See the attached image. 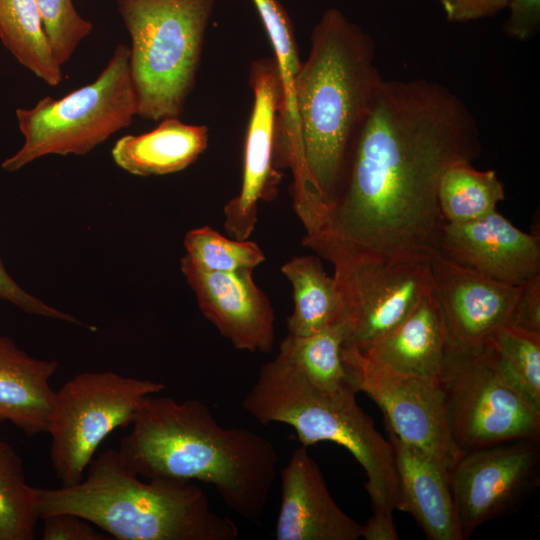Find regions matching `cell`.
<instances>
[{"label": "cell", "mask_w": 540, "mask_h": 540, "mask_svg": "<svg viewBox=\"0 0 540 540\" xmlns=\"http://www.w3.org/2000/svg\"><path fill=\"white\" fill-rule=\"evenodd\" d=\"M509 15L503 24L504 34L518 41L532 38L540 27V0H509Z\"/></svg>", "instance_id": "d6a6232c"}, {"label": "cell", "mask_w": 540, "mask_h": 540, "mask_svg": "<svg viewBox=\"0 0 540 540\" xmlns=\"http://www.w3.org/2000/svg\"><path fill=\"white\" fill-rule=\"evenodd\" d=\"M39 519L76 514L118 540H236L239 528L216 513L191 481L142 477L129 471L117 449L94 457L76 484L34 487Z\"/></svg>", "instance_id": "277c9868"}, {"label": "cell", "mask_w": 540, "mask_h": 540, "mask_svg": "<svg viewBox=\"0 0 540 540\" xmlns=\"http://www.w3.org/2000/svg\"><path fill=\"white\" fill-rule=\"evenodd\" d=\"M44 540H107L88 520L72 513H57L42 519Z\"/></svg>", "instance_id": "1f68e13d"}, {"label": "cell", "mask_w": 540, "mask_h": 540, "mask_svg": "<svg viewBox=\"0 0 540 540\" xmlns=\"http://www.w3.org/2000/svg\"><path fill=\"white\" fill-rule=\"evenodd\" d=\"M216 0H118L130 35L137 116L178 117L193 90Z\"/></svg>", "instance_id": "8992f818"}, {"label": "cell", "mask_w": 540, "mask_h": 540, "mask_svg": "<svg viewBox=\"0 0 540 540\" xmlns=\"http://www.w3.org/2000/svg\"><path fill=\"white\" fill-rule=\"evenodd\" d=\"M39 517L34 487L15 449L0 439V540H32Z\"/></svg>", "instance_id": "4316f807"}, {"label": "cell", "mask_w": 540, "mask_h": 540, "mask_svg": "<svg viewBox=\"0 0 540 540\" xmlns=\"http://www.w3.org/2000/svg\"><path fill=\"white\" fill-rule=\"evenodd\" d=\"M480 153L476 119L450 88L383 79L322 229L382 257L430 258L445 224L440 179L454 162Z\"/></svg>", "instance_id": "6da1fadb"}, {"label": "cell", "mask_w": 540, "mask_h": 540, "mask_svg": "<svg viewBox=\"0 0 540 540\" xmlns=\"http://www.w3.org/2000/svg\"><path fill=\"white\" fill-rule=\"evenodd\" d=\"M57 369L56 360L34 358L0 335V422L27 436L47 432L56 393L50 379Z\"/></svg>", "instance_id": "d6986e66"}, {"label": "cell", "mask_w": 540, "mask_h": 540, "mask_svg": "<svg viewBox=\"0 0 540 540\" xmlns=\"http://www.w3.org/2000/svg\"><path fill=\"white\" fill-rule=\"evenodd\" d=\"M127 45L115 48L97 78L65 96H46L31 108H18L22 147L2 163L15 172L47 155H85L137 116V97L129 69Z\"/></svg>", "instance_id": "ba28073f"}, {"label": "cell", "mask_w": 540, "mask_h": 540, "mask_svg": "<svg viewBox=\"0 0 540 540\" xmlns=\"http://www.w3.org/2000/svg\"><path fill=\"white\" fill-rule=\"evenodd\" d=\"M162 382L113 371L82 372L55 393L47 433L49 456L62 486L78 483L103 440L133 421L141 400L162 392Z\"/></svg>", "instance_id": "9c48e42d"}, {"label": "cell", "mask_w": 540, "mask_h": 540, "mask_svg": "<svg viewBox=\"0 0 540 540\" xmlns=\"http://www.w3.org/2000/svg\"><path fill=\"white\" fill-rule=\"evenodd\" d=\"M538 439H518L463 452L450 485L463 536L511 512L536 478Z\"/></svg>", "instance_id": "7c38bea8"}, {"label": "cell", "mask_w": 540, "mask_h": 540, "mask_svg": "<svg viewBox=\"0 0 540 540\" xmlns=\"http://www.w3.org/2000/svg\"><path fill=\"white\" fill-rule=\"evenodd\" d=\"M281 272L293 290L294 307L287 319L288 333L311 335L340 323V305L333 276L312 255L295 256Z\"/></svg>", "instance_id": "7402d4cb"}, {"label": "cell", "mask_w": 540, "mask_h": 540, "mask_svg": "<svg viewBox=\"0 0 540 540\" xmlns=\"http://www.w3.org/2000/svg\"><path fill=\"white\" fill-rule=\"evenodd\" d=\"M310 44L293 83L294 133L275 160L292 172L293 206L305 230L325 222L383 80L372 37L337 8L324 11Z\"/></svg>", "instance_id": "7a4b0ae2"}, {"label": "cell", "mask_w": 540, "mask_h": 540, "mask_svg": "<svg viewBox=\"0 0 540 540\" xmlns=\"http://www.w3.org/2000/svg\"><path fill=\"white\" fill-rule=\"evenodd\" d=\"M509 0H438L447 21L466 23L491 17L505 8Z\"/></svg>", "instance_id": "836d02e7"}, {"label": "cell", "mask_w": 540, "mask_h": 540, "mask_svg": "<svg viewBox=\"0 0 540 540\" xmlns=\"http://www.w3.org/2000/svg\"><path fill=\"white\" fill-rule=\"evenodd\" d=\"M252 1L268 34L279 68L284 97L277 118V134L287 139L293 135L295 127L292 89L301 66L294 28L290 17L278 0Z\"/></svg>", "instance_id": "83f0119b"}, {"label": "cell", "mask_w": 540, "mask_h": 540, "mask_svg": "<svg viewBox=\"0 0 540 540\" xmlns=\"http://www.w3.org/2000/svg\"><path fill=\"white\" fill-rule=\"evenodd\" d=\"M302 244L333 266L345 347L369 350L432 291L429 258L382 257L326 229L306 233Z\"/></svg>", "instance_id": "52a82bcc"}, {"label": "cell", "mask_w": 540, "mask_h": 540, "mask_svg": "<svg viewBox=\"0 0 540 540\" xmlns=\"http://www.w3.org/2000/svg\"><path fill=\"white\" fill-rule=\"evenodd\" d=\"M344 340L343 323L306 336L288 333L281 341L276 356L313 385L334 391L350 384L341 359Z\"/></svg>", "instance_id": "d4e9b609"}, {"label": "cell", "mask_w": 540, "mask_h": 540, "mask_svg": "<svg viewBox=\"0 0 540 540\" xmlns=\"http://www.w3.org/2000/svg\"><path fill=\"white\" fill-rule=\"evenodd\" d=\"M153 130L141 135H124L114 144L115 164L136 176L176 173L194 163L208 146L205 125L183 123L178 117L160 120Z\"/></svg>", "instance_id": "44dd1931"}, {"label": "cell", "mask_w": 540, "mask_h": 540, "mask_svg": "<svg viewBox=\"0 0 540 540\" xmlns=\"http://www.w3.org/2000/svg\"><path fill=\"white\" fill-rule=\"evenodd\" d=\"M250 86L253 107L244 146L243 176L239 193L224 207V227L234 239L247 240L253 233L258 204L271 199L279 183L274 151L283 86L274 57L252 62Z\"/></svg>", "instance_id": "4fadbf2b"}, {"label": "cell", "mask_w": 540, "mask_h": 540, "mask_svg": "<svg viewBox=\"0 0 540 540\" xmlns=\"http://www.w3.org/2000/svg\"><path fill=\"white\" fill-rule=\"evenodd\" d=\"M385 429L396 461L403 512L410 513L430 540H464L453 501L450 474L423 451Z\"/></svg>", "instance_id": "ac0fdd59"}, {"label": "cell", "mask_w": 540, "mask_h": 540, "mask_svg": "<svg viewBox=\"0 0 540 540\" xmlns=\"http://www.w3.org/2000/svg\"><path fill=\"white\" fill-rule=\"evenodd\" d=\"M362 525L332 498L306 446L296 448L281 470L277 540H357Z\"/></svg>", "instance_id": "e0dca14e"}, {"label": "cell", "mask_w": 540, "mask_h": 540, "mask_svg": "<svg viewBox=\"0 0 540 540\" xmlns=\"http://www.w3.org/2000/svg\"><path fill=\"white\" fill-rule=\"evenodd\" d=\"M119 443L123 465L144 478L201 481L249 521L263 514L276 475L273 442L247 428L224 427L199 399L148 395Z\"/></svg>", "instance_id": "3957f363"}, {"label": "cell", "mask_w": 540, "mask_h": 540, "mask_svg": "<svg viewBox=\"0 0 540 540\" xmlns=\"http://www.w3.org/2000/svg\"><path fill=\"white\" fill-rule=\"evenodd\" d=\"M0 300L9 302L26 313L83 325L74 316L58 310L25 291L7 272L0 257Z\"/></svg>", "instance_id": "4dcf8cb0"}, {"label": "cell", "mask_w": 540, "mask_h": 540, "mask_svg": "<svg viewBox=\"0 0 540 540\" xmlns=\"http://www.w3.org/2000/svg\"><path fill=\"white\" fill-rule=\"evenodd\" d=\"M437 198L445 223H463L496 212L505 190L495 171H480L471 161L460 160L443 173Z\"/></svg>", "instance_id": "cb8c5ba5"}, {"label": "cell", "mask_w": 540, "mask_h": 540, "mask_svg": "<svg viewBox=\"0 0 540 540\" xmlns=\"http://www.w3.org/2000/svg\"><path fill=\"white\" fill-rule=\"evenodd\" d=\"M352 384L329 391L275 356L261 366L243 408L263 425L291 426L302 445L332 442L347 449L366 474L374 510L403 511L394 449L356 402Z\"/></svg>", "instance_id": "5b68a950"}, {"label": "cell", "mask_w": 540, "mask_h": 540, "mask_svg": "<svg viewBox=\"0 0 540 540\" xmlns=\"http://www.w3.org/2000/svg\"><path fill=\"white\" fill-rule=\"evenodd\" d=\"M437 384L451 437L463 453L518 439H539L540 412L501 376L486 343L447 348Z\"/></svg>", "instance_id": "30bf717a"}, {"label": "cell", "mask_w": 540, "mask_h": 540, "mask_svg": "<svg viewBox=\"0 0 540 540\" xmlns=\"http://www.w3.org/2000/svg\"><path fill=\"white\" fill-rule=\"evenodd\" d=\"M361 537L366 540H397L399 539L393 521V512L374 510L365 525H362Z\"/></svg>", "instance_id": "d590c367"}, {"label": "cell", "mask_w": 540, "mask_h": 540, "mask_svg": "<svg viewBox=\"0 0 540 540\" xmlns=\"http://www.w3.org/2000/svg\"><path fill=\"white\" fill-rule=\"evenodd\" d=\"M450 261L491 280L520 286L540 274V239L498 211L463 223H445L438 249Z\"/></svg>", "instance_id": "2e32d148"}, {"label": "cell", "mask_w": 540, "mask_h": 540, "mask_svg": "<svg viewBox=\"0 0 540 540\" xmlns=\"http://www.w3.org/2000/svg\"><path fill=\"white\" fill-rule=\"evenodd\" d=\"M180 269L202 314L236 349L269 353L275 342L274 311L251 269L211 272L183 256Z\"/></svg>", "instance_id": "9a60e30c"}, {"label": "cell", "mask_w": 540, "mask_h": 540, "mask_svg": "<svg viewBox=\"0 0 540 540\" xmlns=\"http://www.w3.org/2000/svg\"><path fill=\"white\" fill-rule=\"evenodd\" d=\"M0 39L21 65L47 85L62 82V66L50 48L37 0H0Z\"/></svg>", "instance_id": "603a6c76"}, {"label": "cell", "mask_w": 540, "mask_h": 540, "mask_svg": "<svg viewBox=\"0 0 540 540\" xmlns=\"http://www.w3.org/2000/svg\"><path fill=\"white\" fill-rule=\"evenodd\" d=\"M432 295L443 315L447 348L476 349L508 326L522 285L486 278L434 252L429 258Z\"/></svg>", "instance_id": "5bb4252c"}, {"label": "cell", "mask_w": 540, "mask_h": 540, "mask_svg": "<svg viewBox=\"0 0 540 540\" xmlns=\"http://www.w3.org/2000/svg\"><path fill=\"white\" fill-rule=\"evenodd\" d=\"M446 346L443 315L430 293L363 353L402 374L437 382Z\"/></svg>", "instance_id": "ffe728a7"}, {"label": "cell", "mask_w": 540, "mask_h": 540, "mask_svg": "<svg viewBox=\"0 0 540 540\" xmlns=\"http://www.w3.org/2000/svg\"><path fill=\"white\" fill-rule=\"evenodd\" d=\"M37 3L50 48L62 66L92 32L93 25L78 14L73 0H37Z\"/></svg>", "instance_id": "f546056e"}, {"label": "cell", "mask_w": 540, "mask_h": 540, "mask_svg": "<svg viewBox=\"0 0 540 540\" xmlns=\"http://www.w3.org/2000/svg\"><path fill=\"white\" fill-rule=\"evenodd\" d=\"M486 345L504 380L540 412V333L504 326Z\"/></svg>", "instance_id": "484cf974"}, {"label": "cell", "mask_w": 540, "mask_h": 540, "mask_svg": "<svg viewBox=\"0 0 540 540\" xmlns=\"http://www.w3.org/2000/svg\"><path fill=\"white\" fill-rule=\"evenodd\" d=\"M183 244L184 256L205 271L254 270L265 260L262 249L255 242L226 238L209 226L188 231Z\"/></svg>", "instance_id": "f1b7e54d"}, {"label": "cell", "mask_w": 540, "mask_h": 540, "mask_svg": "<svg viewBox=\"0 0 540 540\" xmlns=\"http://www.w3.org/2000/svg\"><path fill=\"white\" fill-rule=\"evenodd\" d=\"M508 326L540 333V274L522 284L521 294Z\"/></svg>", "instance_id": "e575fe53"}, {"label": "cell", "mask_w": 540, "mask_h": 540, "mask_svg": "<svg viewBox=\"0 0 540 540\" xmlns=\"http://www.w3.org/2000/svg\"><path fill=\"white\" fill-rule=\"evenodd\" d=\"M341 359L349 382L379 406L385 425L451 475L462 452L451 437L437 382L397 372L351 347L342 346Z\"/></svg>", "instance_id": "8fae6325"}]
</instances>
